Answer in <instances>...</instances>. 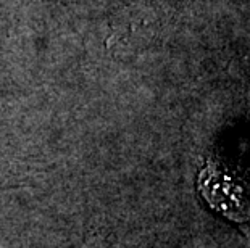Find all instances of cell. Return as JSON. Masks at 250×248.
<instances>
[{"mask_svg": "<svg viewBox=\"0 0 250 248\" xmlns=\"http://www.w3.org/2000/svg\"><path fill=\"white\" fill-rule=\"evenodd\" d=\"M84 248H105V237L97 235L90 240V244H87Z\"/></svg>", "mask_w": 250, "mask_h": 248, "instance_id": "1", "label": "cell"}]
</instances>
